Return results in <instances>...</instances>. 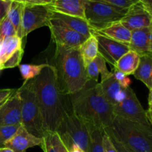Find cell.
<instances>
[{"label": "cell", "mask_w": 152, "mask_h": 152, "mask_svg": "<svg viewBox=\"0 0 152 152\" xmlns=\"http://www.w3.org/2000/svg\"><path fill=\"white\" fill-rule=\"evenodd\" d=\"M72 112L87 127L104 131L111 128L114 120V106L105 99L99 83L89 80L77 93L68 95Z\"/></svg>", "instance_id": "cell-1"}, {"label": "cell", "mask_w": 152, "mask_h": 152, "mask_svg": "<svg viewBox=\"0 0 152 152\" xmlns=\"http://www.w3.org/2000/svg\"><path fill=\"white\" fill-rule=\"evenodd\" d=\"M34 86L45 131L47 134L54 133L70 109L59 90L54 66L48 64L43 68L39 75L34 78Z\"/></svg>", "instance_id": "cell-2"}, {"label": "cell", "mask_w": 152, "mask_h": 152, "mask_svg": "<svg viewBox=\"0 0 152 152\" xmlns=\"http://www.w3.org/2000/svg\"><path fill=\"white\" fill-rule=\"evenodd\" d=\"M54 62L58 86L62 95L74 94L88 83L86 67L79 48H65L56 46Z\"/></svg>", "instance_id": "cell-3"}, {"label": "cell", "mask_w": 152, "mask_h": 152, "mask_svg": "<svg viewBox=\"0 0 152 152\" xmlns=\"http://www.w3.org/2000/svg\"><path fill=\"white\" fill-rule=\"evenodd\" d=\"M109 129L117 140L132 152H152V127L114 117Z\"/></svg>", "instance_id": "cell-4"}, {"label": "cell", "mask_w": 152, "mask_h": 152, "mask_svg": "<svg viewBox=\"0 0 152 152\" xmlns=\"http://www.w3.org/2000/svg\"><path fill=\"white\" fill-rule=\"evenodd\" d=\"M22 99V126L31 134L39 138L48 135L34 86V79L25 81L19 88Z\"/></svg>", "instance_id": "cell-5"}, {"label": "cell", "mask_w": 152, "mask_h": 152, "mask_svg": "<svg viewBox=\"0 0 152 152\" xmlns=\"http://www.w3.org/2000/svg\"><path fill=\"white\" fill-rule=\"evenodd\" d=\"M56 132L66 148L76 144L85 152H91L90 132L86 123L72 112L71 108L65 113Z\"/></svg>", "instance_id": "cell-6"}, {"label": "cell", "mask_w": 152, "mask_h": 152, "mask_svg": "<svg viewBox=\"0 0 152 152\" xmlns=\"http://www.w3.org/2000/svg\"><path fill=\"white\" fill-rule=\"evenodd\" d=\"M127 10L107 3L86 0L85 19L94 31H100L113 23L120 22Z\"/></svg>", "instance_id": "cell-7"}, {"label": "cell", "mask_w": 152, "mask_h": 152, "mask_svg": "<svg viewBox=\"0 0 152 152\" xmlns=\"http://www.w3.org/2000/svg\"><path fill=\"white\" fill-rule=\"evenodd\" d=\"M53 12L51 3L25 4L21 23L22 39L38 28L44 26L48 27Z\"/></svg>", "instance_id": "cell-8"}, {"label": "cell", "mask_w": 152, "mask_h": 152, "mask_svg": "<svg viewBox=\"0 0 152 152\" xmlns=\"http://www.w3.org/2000/svg\"><path fill=\"white\" fill-rule=\"evenodd\" d=\"M126 91L125 99L114 106V116L145 126H151L147 118L146 111L141 105L134 91L130 87L127 88Z\"/></svg>", "instance_id": "cell-9"}, {"label": "cell", "mask_w": 152, "mask_h": 152, "mask_svg": "<svg viewBox=\"0 0 152 152\" xmlns=\"http://www.w3.org/2000/svg\"><path fill=\"white\" fill-rule=\"evenodd\" d=\"M120 22L131 31L148 28L152 22V13L142 1H139L128 8Z\"/></svg>", "instance_id": "cell-10"}, {"label": "cell", "mask_w": 152, "mask_h": 152, "mask_svg": "<svg viewBox=\"0 0 152 152\" xmlns=\"http://www.w3.org/2000/svg\"><path fill=\"white\" fill-rule=\"evenodd\" d=\"M93 34L97 40L99 54L103 57L105 62L112 65L114 68L117 61L130 50L129 46L123 43L108 38L102 34L96 33L94 31Z\"/></svg>", "instance_id": "cell-11"}, {"label": "cell", "mask_w": 152, "mask_h": 152, "mask_svg": "<svg viewBox=\"0 0 152 152\" xmlns=\"http://www.w3.org/2000/svg\"><path fill=\"white\" fill-rule=\"evenodd\" d=\"M48 27L52 39L56 46L65 48H75L80 47L87 39L79 33L57 22H50Z\"/></svg>", "instance_id": "cell-12"}, {"label": "cell", "mask_w": 152, "mask_h": 152, "mask_svg": "<svg viewBox=\"0 0 152 152\" xmlns=\"http://www.w3.org/2000/svg\"><path fill=\"white\" fill-rule=\"evenodd\" d=\"M22 124V99L19 90L13 94L0 108V126H17Z\"/></svg>", "instance_id": "cell-13"}, {"label": "cell", "mask_w": 152, "mask_h": 152, "mask_svg": "<svg viewBox=\"0 0 152 152\" xmlns=\"http://www.w3.org/2000/svg\"><path fill=\"white\" fill-rule=\"evenodd\" d=\"M99 84L104 97L113 106L121 102L126 97V88L120 86L112 71H110L108 75L101 77Z\"/></svg>", "instance_id": "cell-14"}, {"label": "cell", "mask_w": 152, "mask_h": 152, "mask_svg": "<svg viewBox=\"0 0 152 152\" xmlns=\"http://www.w3.org/2000/svg\"><path fill=\"white\" fill-rule=\"evenodd\" d=\"M43 138L31 134L21 125L17 132L4 143V147L10 148L14 152H25L28 148L41 145Z\"/></svg>", "instance_id": "cell-15"}, {"label": "cell", "mask_w": 152, "mask_h": 152, "mask_svg": "<svg viewBox=\"0 0 152 152\" xmlns=\"http://www.w3.org/2000/svg\"><path fill=\"white\" fill-rule=\"evenodd\" d=\"M50 22H57L65 25L87 39L93 35L94 29L89 25L87 21L83 18L62 14L53 11Z\"/></svg>", "instance_id": "cell-16"}, {"label": "cell", "mask_w": 152, "mask_h": 152, "mask_svg": "<svg viewBox=\"0 0 152 152\" xmlns=\"http://www.w3.org/2000/svg\"><path fill=\"white\" fill-rule=\"evenodd\" d=\"M85 3L86 0H54L51 5L54 12L85 19Z\"/></svg>", "instance_id": "cell-17"}, {"label": "cell", "mask_w": 152, "mask_h": 152, "mask_svg": "<svg viewBox=\"0 0 152 152\" xmlns=\"http://www.w3.org/2000/svg\"><path fill=\"white\" fill-rule=\"evenodd\" d=\"M149 27L132 31L129 48L131 50L136 52L142 56L149 53V41H148Z\"/></svg>", "instance_id": "cell-18"}, {"label": "cell", "mask_w": 152, "mask_h": 152, "mask_svg": "<svg viewBox=\"0 0 152 152\" xmlns=\"http://www.w3.org/2000/svg\"><path fill=\"white\" fill-rule=\"evenodd\" d=\"M95 32L128 46L132 37V31L126 28L120 22L113 23L107 28Z\"/></svg>", "instance_id": "cell-19"}, {"label": "cell", "mask_w": 152, "mask_h": 152, "mask_svg": "<svg viewBox=\"0 0 152 152\" xmlns=\"http://www.w3.org/2000/svg\"><path fill=\"white\" fill-rule=\"evenodd\" d=\"M133 75L142 82L149 90L152 88V53L149 52L140 56L139 65Z\"/></svg>", "instance_id": "cell-20"}, {"label": "cell", "mask_w": 152, "mask_h": 152, "mask_svg": "<svg viewBox=\"0 0 152 152\" xmlns=\"http://www.w3.org/2000/svg\"><path fill=\"white\" fill-rule=\"evenodd\" d=\"M140 58V56L138 53L130 50L117 61L114 68H116L128 76L132 75L134 74L137 68Z\"/></svg>", "instance_id": "cell-21"}, {"label": "cell", "mask_w": 152, "mask_h": 152, "mask_svg": "<svg viewBox=\"0 0 152 152\" xmlns=\"http://www.w3.org/2000/svg\"><path fill=\"white\" fill-rule=\"evenodd\" d=\"M21 48H22V39L17 35L6 38L1 42L0 49V65H2Z\"/></svg>", "instance_id": "cell-22"}, {"label": "cell", "mask_w": 152, "mask_h": 152, "mask_svg": "<svg viewBox=\"0 0 152 152\" xmlns=\"http://www.w3.org/2000/svg\"><path fill=\"white\" fill-rule=\"evenodd\" d=\"M86 72L89 80L97 83L99 75L101 77L108 75L110 73L106 66V62L100 54H98L93 61L86 67Z\"/></svg>", "instance_id": "cell-23"}, {"label": "cell", "mask_w": 152, "mask_h": 152, "mask_svg": "<svg viewBox=\"0 0 152 152\" xmlns=\"http://www.w3.org/2000/svg\"><path fill=\"white\" fill-rule=\"evenodd\" d=\"M80 55L83 59V63L85 66L90 63L96 57L99 52H98V43L94 35L91 36L87 39L79 47Z\"/></svg>", "instance_id": "cell-24"}, {"label": "cell", "mask_w": 152, "mask_h": 152, "mask_svg": "<svg viewBox=\"0 0 152 152\" xmlns=\"http://www.w3.org/2000/svg\"><path fill=\"white\" fill-rule=\"evenodd\" d=\"M24 5L25 4L19 1H10V4L9 5L7 16H6L14 26L17 36L21 39H22L21 23H22Z\"/></svg>", "instance_id": "cell-25"}, {"label": "cell", "mask_w": 152, "mask_h": 152, "mask_svg": "<svg viewBox=\"0 0 152 152\" xmlns=\"http://www.w3.org/2000/svg\"><path fill=\"white\" fill-rule=\"evenodd\" d=\"M48 64H40V65H32V64H20L19 65V71L22 78L25 81L36 78L40 74L43 68H45Z\"/></svg>", "instance_id": "cell-26"}, {"label": "cell", "mask_w": 152, "mask_h": 152, "mask_svg": "<svg viewBox=\"0 0 152 152\" xmlns=\"http://www.w3.org/2000/svg\"><path fill=\"white\" fill-rule=\"evenodd\" d=\"M90 132L91 152H104L102 146V137L104 131L94 127H88Z\"/></svg>", "instance_id": "cell-27"}, {"label": "cell", "mask_w": 152, "mask_h": 152, "mask_svg": "<svg viewBox=\"0 0 152 152\" xmlns=\"http://www.w3.org/2000/svg\"><path fill=\"white\" fill-rule=\"evenodd\" d=\"M17 35L14 26L7 16L0 22V41L2 42L6 38Z\"/></svg>", "instance_id": "cell-28"}, {"label": "cell", "mask_w": 152, "mask_h": 152, "mask_svg": "<svg viewBox=\"0 0 152 152\" xmlns=\"http://www.w3.org/2000/svg\"><path fill=\"white\" fill-rule=\"evenodd\" d=\"M21 125L17 126H0V148H3L4 143L15 134Z\"/></svg>", "instance_id": "cell-29"}, {"label": "cell", "mask_w": 152, "mask_h": 152, "mask_svg": "<svg viewBox=\"0 0 152 152\" xmlns=\"http://www.w3.org/2000/svg\"><path fill=\"white\" fill-rule=\"evenodd\" d=\"M24 50L23 48H21L20 49L17 50L16 53H13L6 62H4L1 65V69H7V68H13L16 66H19L20 65V62L22 61V56H23Z\"/></svg>", "instance_id": "cell-30"}, {"label": "cell", "mask_w": 152, "mask_h": 152, "mask_svg": "<svg viewBox=\"0 0 152 152\" xmlns=\"http://www.w3.org/2000/svg\"><path fill=\"white\" fill-rule=\"evenodd\" d=\"M91 1H100V2L107 3V4L116 6V7H121V8L128 9L134 4L139 1V0H91Z\"/></svg>", "instance_id": "cell-31"}, {"label": "cell", "mask_w": 152, "mask_h": 152, "mask_svg": "<svg viewBox=\"0 0 152 152\" xmlns=\"http://www.w3.org/2000/svg\"><path fill=\"white\" fill-rule=\"evenodd\" d=\"M112 72L116 80H117V82L120 83V85L123 88H127L130 87V85L132 84V80L128 77V75L121 72V71H118L116 68L113 69Z\"/></svg>", "instance_id": "cell-32"}, {"label": "cell", "mask_w": 152, "mask_h": 152, "mask_svg": "<svg viewBox=\"0 0 152 152\" xmlns=\"http://www.w3.org/2000/svg\"><path fill=\"white\" fill-rule=\"evenodd\" d=\"M50 139L55 152H68V149L56 132L50 134Z\"/></svg>", "instance_id": "cell-33"}, {"label": "cell", "mask_w": 152, "mask_h": 152, "mask_svg": "<svg viewBox=\"0 0 152 152\" xmlns=\"http://www.w3.org/2000/svg\"><path fill=\"white\" fill-rule=\"evenodd\" d=\"M104 132H105V133L108 134V136L109 137V138L111 139L112 143L114 144V147H115L116 150H117V152H132L130 151V150L128 149V148H126V146H124L123 144L120 143V142H119L118 140H116L115 138L114 137V136L111 134V133L110 132L109 129H108V128H107V129H104Z\"/></svg>", "instance_id": "cell-34"}, {"label": "cell", "mask_w": 152, "mask_h": 152, "mask_svg": "<svg viewBox=\"0 0 152 152\" xmlns=\"http://www.w3.org/2000/svg\"><path fill=\"white\" fill-rule=\"evenodd\" d=\"M102 146H103L104 152H117L111 139L105 132L102 137Z\"/></svg>", "instance_id": "cell-35"}, {"label": "cell", "mask_w": 152, "mask_h": 152, "mask_svg": "<svg viewBox=\"0 0 152 152\" xmlns=\"http://www.w3.org/2000/svg\"><path fill=\"white\" fill-rule=\"evenodd\" d=\"M42 149L44 152H55L54 148L51 143V139H50V134L46 135L45 137H43V141L42 145H40Z\"/></svg>", "instance_id": "cell-36"}, {"label": "cell", "mask_w": 152, "mask_h": 152, "mask_svg": "<svg viewBox=\"0 0 152 152\" xmlns=\"http://www.w3.org/2000/svg\"><path fill=\"white\" fill-rule=\"evenodd\" d=\"M10 4V0H0V22L7 16Z\"/></svg>", "instance_id": "cell-37"}, {"label": "cell", "mask_w": 152, "mask_h": 152, "mask_svg": "<svg viewBox=\"0 0 152 152\" xmlns=\"http://www.w3.org/2000/svg\"><path fill=\"white\" fill-rule=\"evenodd\" d=\"M14 91L15 89H1V90H0V104L2 103L3 102H4L7 99H8V98L13 94Z\"/></svg>", "instance_id": "cell-38"}, {"label": "cell", "mask_w": 152, "mask_h": 152, "mask_svg": "<svg viewBox=\"0 0 152 152\" xmlns=\"http://www.w3.org/2000/svg\"><path fill=\"white\" fill-rule=\"evenodd\" d=\"M10 1H16L22 2L23 4H49L46 2L45 0H10Z\"/></svg>", "instance_id": "cell-39"}, {"label": "cell", "mask_w": 152, "mask_h": 152, "mask_svg": "<svg viewBox=\"0 0 152 152\" xmlns=\"http://www.w3.org/2000/svg\"><path fill=\"white\" fill-rule=\"evenodd\" d=\"M146 115L148 122L152 127V102L148 103V108L146 111Z\"/></svg>", "instance_id": "cell-40"}, {"label": "cell", "mask_w": 152, "mask_h": 152, "mask_svg": "<svg viewBox=\"0 0 152 152\" xmlns=\"http://www.w3.org/2000/svg\"><path fill=\"white\" fill-rule=\"evenodd\" d=\"M148 41H149V52L152 53V22L149 26V34H148Z\"/></svg>", "instance_id": "cell-41"}, {"label": "cell", "mask_w": 152, "mask_h": 152, "mask_svg": "<svg viewBox=\"0 0 152 152\" xmlns=\"http://www.w3.org/2000/svg\"><path fill=\"white\" fill-rule=\"evenodd\" d=\"M142 2L145 4V6L148 7V10L152 13V0H144Z\"/></svg>", "instance_id": "cell-42"}, {"label": "cell", "mask_w": 152, "mask_h": 152, "mask_svg": "<svg viewBox=\"0 0 152 152\" xmlns=\"http://www.w3.org/2000/svg\"><path fill=\"white\" fill-rule=\"evenodd\" d=\"M0 152H14L10 148H7V147H3V148H0Z\"/></svg>", "instance_id": "cell-43"}, {"label": "cell", "mask_w": 152, "mask_h": 152, "mask_svg": "<svg viewBox=\"0 0 152 152\" xmlns=\"http://www.w3.org/2000/svg\"><path fill=\"white\" fill-rule=\"evenodd\" d=\"M152 102V88L149 90V94H148V103Z\"/></svg>", "instance_id": "cell-44"}, {"label": "cell", "mask_w": 152, "mask_h": 152, "mask_svg": "<svg viewBox=\"0 0 152 152\" xmlns=\"http://www.w3.org/2000/svg\"><path fill=\"white\" fill-rule=\"evenodd\" d=\"M45 1L47 3H52L54 0H45Z\"/></svg>", "instance_id": "cell-45"}, {"label": "cell", "mask_w": 152, "mask_h": 152, "mask_svg": "<svg viewBox=\"0 0 152 152\" xmlns=\"http://www.w3.org/2000/svg\"><path fill=\"white\" fill-rule=\"evenodd\" d=\"M7 99H6V100H7ZM6 100H5V101H6ZM5 101H4V102H5ZM4 102H3L2 103H1V104H0V108H1V105H2L3 104H4Z\"/></svg>", "instance_id": "cell-46"}, {"label": "cell", "mask_w": 152, "mask_h": 152, "mask_svg": "<svg viewBox=\"0 0 152 152\" xmlns=\"http://www.w3.org/2000/svg\"><path fill=\"white\" fill-rule=\"evenodd\" d=\"M1 71H2V69H1V65H0V72H1Z\"/></svg>", "instance_id": "cell-47"}, {"label": "cell", "mask_w": 152, "mask_h": 152, "mask_svg": "<svg viewBox=\"0 0 152 152\" xmlns=\"http://www.w3.org/2000/svg\"><path fill=\"white\" fill-rule=\"evenodd\" d=\"M1 41H0V49H1Z\"/></svg>", "instance_id": "cell-48"}, {"label": "cell", "mask_w": 152, "mask_h": 152, "mask_svg": "<svg viewBox=\"0 0 152 152\" xmlns=\"http://www.w3.org/2000/svg\"><path fill=\"white\" fill-rule=\"evenodd\" d=\"M139 1H143L144 0H139Z\"/></svg>", "instance_id": "cell-49"}]
</instances>
